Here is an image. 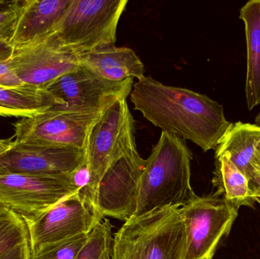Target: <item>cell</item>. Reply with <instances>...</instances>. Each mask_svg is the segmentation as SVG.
Returning a JSON list of instances; mask_svg holds the SVG:
<instances>
[{
  "label": "cell",
  "instance_id": "obj_7",
  "mask_svg": "<svg viewBox=\"0 0 260 259\" xmlns=\"http://www.w3.org/2000/svg\"><path fill=\"white\" fill-rule=\"evenodd\" d=\"M78 192L72 174H0V204L24 221L36 220Z\"/></svg>",
  "mask_w": 260,
  "mask_h": 259
},
{
  "label": "cell",
  "instance_id": "obj_29",
  "mask_svg": "<svg viewBox=\"0 0 260 259\" xmlns=\"http://www.w3.org/2000/svg\"><path fill=\"white\" fill-rule=\"evenodd\" d=\"M12 145H13V141L11 140L0 139V155L9 151Z\"/></svg>",
  "mask_w": 260,
  "mask_h": 259
},
{
  "label": "cell",
  "instance_id": "obj_25",
  "mask_svg": "<svg viewBox=\"0 0 260 259\" xmlns=\"http://www.w3.org/2000/svg\"><path fill=\"white\" fill-rule=\"evenodd\" d=\"M72 181L79 191L88 187L90 181V173L86 164L72 174Z\"/></svg>",
  "mask_w": 260,
  "mask_h": 259
},
{
  "label": "cell",
  "instance_id": "obj_20",
  "mask_svg": "<svg viewBox=\"0 0 260 259\" xmlns=\"http://www.w3.org/2000/svg\"><path fill=\"white\" fill-rule=\"evenodd\" d=\"M28 243L25 222L7 209L0 214V257Z\"/></svg>",
  "mask_w": 260,
  "mask_h": 259
},
{
  "label": "cell",
  "instance_id": "obj_22",
  "mask_svg": "<svg viewBox=\"0 0 260 259\" xmlns=\"http://www.w3.org/2000/svg\"><path fill=\"white\" fill-rule=\"evenodd\" d=\"M88 234H81L47 246L38 253L30 255V259H76L87 241Z\"/></svg>",
  "mask_w": 260,
  "mask_h": 259
},
{
  "label": "cell",
  "instance_id": "obj_9",
  "mask_svg": "<svg viewBox=\"0 0 260 259\" xmlns=\"http://www.w3.org/2000/svg\"><path fill=\"white\" fill-rule=\"evenodd\" d=\"M103 217L94 203L80 192L66 198L36 220H24L30 255L50 245L88 234Z\"/></svg>",
  "mask_w": 260,
  "mask_h": 259
},
{
  "label": "cell",
  "instance_id": "obj_2",
  "mask_svg": "<svg viewBox=\"0 0 260 259\" xmlns=\"http://www.w3.org/2000/svg\"><path fill=\"white\" fill-rule=\"evenodd\" d=\"M192 154L186 140L161 132L145 160L134 217L159 208H181L197 196L191 186Z\"/></svg>",
  "mask_w": 260,
  "mask_h": 259
},
{
  "label": "cell",
  "instance_id": "obj_14",
  "mask_svg": "<svg viewBox=\"0 0 260 259\" xmlns=\"http://www.w3.org/2000/svg\"><path fill=\"white\" fill-rule=\"evenodd\" d=\"M72 0L18 1V21L10 44H25L54 30Z\"/></svg>",
  "mask_w": 260,
  "mask_h": 259
},
{
  "label": "cell",
  "instance_id": "obj_31",
  "mask_svg": "<svg viewBox=\"0 0 260 259\" xmlns=\"http://www.w3.org/2000/svg\"><path fill=\"white\" fill-rule=\"evenodd\" d=\"M11 2L8 1V0H0V9H4L6 6H9Z\"/></svg>",
  "mask_w": 260,
  "mask_h": 259
},
{
  "label": "cell",
  "instance_id": "obj_35",
  "mask_svg": "<svg viewBox=\"0 0 260 259\" xmlns=\"http://www.w3.org/2000/svg\"><path fill=\"white\" fill-rule=\"evenodd\" d=\"M102 259H111V255H105L104 258H102Z\"/></svg>",
  "mask_w": 260,
  "mask_h": 259
},
{
  "label": "cell",
  "instance_id": "obj_4",
  "mask_svg": "<svg viewBox=\"0 0 260 259\" xmlns=\"http://www.w3.org/2000/svg\"><path fill=\"white\" fill-rule=\"evenodd\" d=\"M127 0H72L53 30L60 45L77 55L114 45Z\"/></svg>",
  "mask_w": 260,
  "mask_h": 259
},
{
  "label": "cell",
  "instance_id": "obj_1",
  "mask_svg": "<svg viewBox=\"0 0 260 259\" xmlns=\"http://www.w3.org/2000/svg\"><path fill=\"white\" fill-rule=\"evenodd\" d=\"M134 109L161 132L189 140L204 152L215 150L231 122L222 105L205 94L142 76L133 85Z\"/></svg>",
  "mask_w": 260,
  "mask_h": 259
},
{
  "label": "cell",
  "instance_id": "obj_24",
  "mask_svg": "<svg viewBox=\"0 0 260 259\" xmlns=\"http://www.w3.org/2000/svg\"><path fill=\"white\" fill-rule=\"evenodd\" d=\"M25 85L15 76L9 64V60L0 62V86L15 88Z\"/></svg>",
  "mask_w": 260,
  "mask_h": 259
},
{
  "label": "cell",
  "instance_id": "obj_8",
  "mask_svg": "<svg viewBox=\"0 0 260 259\" xmlns=\"http://www.w3.org/2000/svg\"><path fill=\"white\" fill-rule=\"evenodd\" d=\"M133 79L107 80L80 66L44 87L55 101L53 109L74 113H100L131 94Z\"/></svg>",
  "mask_w": 260,
  "mask_h": 259
},
{
  "label": "cell",
  "instance_id": "obj_16",
  "mask_svg": "<svg viewBox=\"0 0 260 259\" xmlns=\"http://www.w3.org/2000/svg\"><path fill=\"white\" fill-rule=\"evenodd\" d=\"M245 27L247 75L245 94L247 108L260 104V0L247 2L240 10Z\"/></svg>",
  "mask_w": 260,
  "mask_h": 259
},
{
  "label": "cell",
  "instance_id": "obj_11",
  "mask_svg": "<svg viewBox=\"0 0 260 259\" xmlns=\"http://www.w3.org/2000/svg\"><path fill=\"white\" fill-rule=\"evenodd\" d=\"M9 62L23 84L42 88L79 67L76 55L60 45L53 31L15 46Z\"/></svg>",
  "mask_w": 260,
  "mask_h": 259
},
{
  "label": "cell",
  "instance_id": "obj_6",
  "mask_svg": "<svg viewBox=\"0 0 260 259\" xmlns=\"http://www.w3.org/2000/svg\"><path fill=\"white\" fill-rule=\"evenodd\" d=\"M240 207L218 195L196 196L180 208L186 234L183 259H212Z\"/></svg>",
  "mask_w": 260,
  "mask_h": 259
},
{
  "label": "cell",
  "instance_id": "obj_28",
  "mask_svg": "<svg viewBox=\"0 0 260 259\" xmlns=\"http://www.w3.org/2000/svg\"><path fill=\"white\" fill-rule=\"evenodd\" d=\"M14 46L8 41L0 40V62H6L13 53Z\"/></svg>",
  "mask_w": 260,
  "mask_h": 259
},
{
  "label": "cell",
  "instance_id": "obj_17",
  "mask_svg": "<svg viewBox=\"0 0 260 259\" xmlns=\"http://www.w3.org/2000/svg\"><path fill=\"white\" fill-rule=\"evenodd\" d=\"M259 142L260 126L241 121L231 123L215 149V157L226 155L249 179Z\"/></svg>",
  "mask_w": 260,
  "mask_h": 259
},
{
  "label": "cell",
  "instance_id": "obj_3",
  "mask_svg": "<svg viewBox=\"0 0 260 259\" xmlns=\"http://www.w3.org/2000/svg\"><path fill=\"white\" fill-rule=\"evenodd\" d=\"M186 234L180 208L133 217L115 234L111 259H183Z\"/></svg>",
  "mask_w": 260,
  "mask_h": 259
},
{
  "label": "cell",
  "instance_id": "obj_30",
  "mask_svg": "<svg viewBox=\"0 0 260 259\" xmlns=\"http://www.w3.org/2000/svg\"><path fill=\"white\" fill-rule=\"evenodd\" d=\"M253 166L256 170L260 171V152L259 150L256 151L255 154L254 160H253Z\"/></svg>",
  "mask_w": 260,
  "mask_h": 259
},
{
  "label": "cell",
  "instance_id": "obj_13",
  "mask_svg": "<svg viewBox=\"0 0 260 259\" xmlns=\"http://www.w3.org/2000/svg\"><path fill=\"white\" fill-rule=\"evenodd\" d=\"M85 164L81 149L15 141L0 155V174L71 175Z\"/></svg>",
  "mask_w": 260,
  "mask_h": 259
},
{
  "label": "cell",
  "instance_id": "obj_26",
  "mask_svg": "<svg viewBox=\"0 0 260 259\" xmlns=\"http://www.w3.org/2000/svg\"><path fill=\"white\" fill-rule=\"evenodd\" d=\"M30 249L27 243L5 254L3 256L0 257V259H30Z\"/></svg>",
  "mask_w": 260,
  "mask_h": 259
},
{
  "label": "cell",
  "instance_id": "obj_34",
  "mask_svg": "<svg viewBox=\"0 0 260 259\" xmlns=\"http://www.w3.org/2000/svg\"><path fill=\"white\" fill-rule=\"evenodd\" d=\"M255 202H257L260 205V196H256L254 198Z\"/></svg>",
  "mask_w": 260,
  "mask_h": 259
},
{
  "label": "cell",
  "instance_id": "obj_15",
  "mask_svg": "<svg viewBox=\"0 0 260 259\" xmlns=\"http://www.w3.org/2000/svg\"><path fill=\"white\" fill-rule=\"evenodd\" d=\"M80 66L113 82H123L145 76V65L132 49L103 46L77 55Z\"/></svg>",
  "mask_w": 260,
  "mask_h": 259
},
{
  "label": "cell",
  "instance_id": "obj_21",
  "mask_svg": "<svg viewBox=\"0 0 260 259\" xmlns=\"http://www.w3.org/2000/svg\"><path fill=\"white\" fill-rule=\"evenodd\" d=\"M112 225L109 220L98 224L88 234V239L76 259H102L112 255Z\"/></svg>",
  "mask_w": 260,
  "mask_h": 259
},
{
  "label": "cell",
  "instance_id": "obj_5",
  "mask_svg": "<svg viewBox=\"0 0 260 259\" xmlns=\"http://www.w3.org/2000/svg\"><path fill=\"white\" fill-rule=\"evenodd\" d=\"M135 135V120L126 99L114 102L93 126L85 149L89 183L79 192L94 205L98 187L105 172L120 158L138 152Z\"/></svg>",
  "mask_w": 260,
  "mask_h": 259
},
{
  "label": "cell",
  "instance_id": "obj_12",
  "mask_svg": "<svg viewBox=\"0 0 260 259\" xmlns=\"http://www.w3.org/2000/svg\"><path fill=\"white\" fill-rule=\"evenodd\" d=\"M145 166L139 152L126 155L108 169L96 192L94 205L103 217L121 220L134 217Z\"/></svg>",
  "mask_w": 260,
  "mask_h": 259
},
{
  "label": "cell",
  "instance_id": "obj_18",
  "mask_svg": "<svg viewBox=\"0 0 260 259\" xmlns=\"http://www.w3.org/2000/svg\"><path fill=\"white\" fill-rule=\"evenodd\" d=\"M54 106L53 97L44 88L29 85L0 86V117L27 118Z\"/></svg>",
  "mask_w": 260,
  "mask_h": 259
},
{
  "label": "cell",
  "instance_id": "obj_33",
  "mask_svg": "<svg viewBox=\"0 0 260 259\" xmlns=\"http://www.w3.org/2000/svg\"><path fill=\"white\" fill-rule=\"evenodd\" d=\"M6 208H5V207H3V205L0 204V214H3V213H4L5 211H6Z\"/></svg>",
  "mask_w": 260,
  "mask_h": 259
},
{
  "label": "cell",
  "instance_id": "obj_19",
  "mask_svg": "<svg viewBox=\"0 0 260 259\" xmlns=\"http://www.w3.org/2000/svg\"><path fill=\"white\" fill-rule=\"evenodd\" d=\"M212 183L215 194L241 208L251 206L255 201L251 196L250 180L226 155L215 157V170Z\"/></svg>",
  "mask_w": 260,
  "mask_h": 259
},
{
  "label": "cell",
  "instance_id": "obj_10",
  "mask_svg": "<svg viewBox=\"0 0 260 259\" xmlns=\"http://www.w3.org/2000/svg\"><path fill=\"white\" fill-rule=\"evenodd\" d=\"M102 114L67 112L50 108L14 123L15 141L85 151L90 132Z\"/></svg>",
  "mask_w": 260,
  "mask_h": 259
},
{
  "label": "cell",
  "instance_id": "obj_32",
  "mask_svg": "<svg viewBox=\"0 0 260 259\" xmlns=\"http://www.w3.org/2000/svg\"><path fill=\"white\" fill-rule=\"evenodd\" d=\"M255 123L258 126H260V112L256 116V118H255Z\"/></svg>",
  "mask_w": 260,
  "mask_h": 259
},
{
  "label": "cell",
  "instance_id": "obj_23",
  "mask_svg": "<svg viewBox=\"0 0 260 259\" xmlns=\"http://www.w3.org/2000/svg\"><path fill=\"white\" fill-rule=\"evenodd\" d=\"M18 0L0 9V40L10 43L18 21Z\"/></svg>",
  "mask_w": 260,
  "mask_h": 259
},
{
  "label": "cell",
  "instance_id": "obj_36",
  "mask_svg": "<svg viewBox=\"0 0 260 259\" xmlns=\"http://www.w3.org/2000/svg\"><path fill=\"white\" fill-rule=\"evenodd\" d=\"M258 150H259L260 152V142H259V145H258Z\"/></svg>",
  "mask_w": 260,
  "mask_h": 259
},
{
  "label": "cell",
  "instance_id": "obj_27",
  "mask_svg": "<svg viewBox=\"0 0 260 259\" xmlns=\"http://www.w3.org/2000/svg\"><path fill=\"white\" fill-rule=\"evenodd\" d=\"M249 180H250L251 196L254 200L255 197L260 196V171L256 170L254 167H253V172L249 178Z\"/></svg>",
  "mask_w": 260,
  "mask_h": 259
}]
</instances>
